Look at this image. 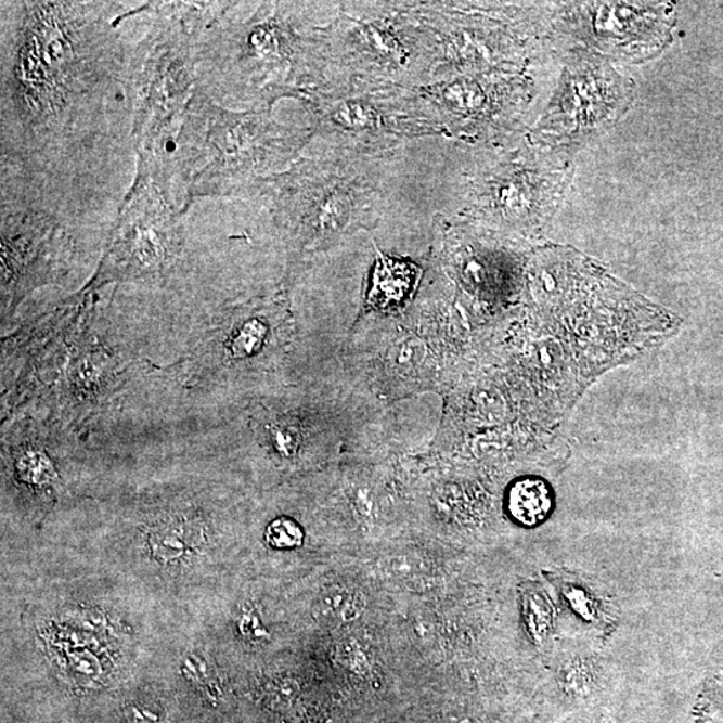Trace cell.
Here are the masks:
<instances>
[{"instance_id":"obj_8","label":"cell","mask_w":723,"mask_h":723,"mask_svg":"<svg viewBox=\"0 0 723 723\" xmlns=\"http://www.w3.org/2000/svg\"><path fill=\"white\" fill-rule=\"evenodd\" d=\"M417 271L403 261L380 256L375 267L373 288L369 300L374 309L391 310L400 307L414 287Z\"/></svg>"},{"instance_id":"obj_17","label":"cell","mask_w":723,"mask_h":723,"mask_svg":"<svg viewBox=\"0 0 723 723\" xmlns=\"http://www.w3.org/2000/svg\"><path fill=\"white\" fill-rule=\"evenodd\" d=\"M67 669L74 679L83 683L95 682L102 673L99 659L87 653H79L76 656L68 657Z\"/></svg>"},{"instance_id":"obj_10","label":"cell","mask_w":723,"mask_h":723,"mask_svg":"<svg viewBox=\"0 0 723 723\" xmlns=\"http://www.w3.org/2000/svg\"><path fill=\"white\" fill-rule=\"evenodd\" d=\"M599 660L589 654L578 653L561 659L557 669V682L568 697L588 698L601 682Z\"/></svg>"},{"instance_id":"obj_5","label":"cell","mask_w":723,"mask_h":723,"mask_svg":"<svg viewBox=\"0 0 723 723\" xmlns=\"http://www.w3.org/2000/svg\"><path fill=\"white\" fill-rule=\"evenodd\" d=\"M34 197L2 186V298L9 309L70 270L74 238L66 221Z\"/></svg>"},{"instance_id":"obj_20","label":"cell","mask_w":723,"mask_h":723,"mask_svg":"<svg viewBox=\"0 0 723 723\" xmlns=\"http://www.w3.org/2000/svg\"><path fill=\"white\" fill-rule=\"evenodd\" d=\"M242 633L249 637L264 636V631H260L258 618L254 614L243 615L241 619Z\"/></svg>"},{"instance_id":"obj_13","label":"cell","mask_w":723,"mask_h":723,"mask_svg":"<svg viewBox=\"0 0 723 723\" xmlns=\"http://www.w3.org/2000/svg\"><path fill=\"white\" fill-rule=\"evenodd\" d=\"M233 334L230 352L233 358H248L263 346L266 326L259 319L250 318Z\"/></svg>"},{"instance_id":"obj_11","label":"cell","mask_w":723,"mask_h":723,"mask_svg":"<svg viewBox=\"0 0 723 723\" xmlns=\"http://www.w3.org/2000/svg\"><path fill=\"white\" fill-rule=\"evenodd\" d=\"M152 555L164 565H172L186 554L188 528L180 521H168L153 527L147 537Z\"/></svg>"},{"instance_id":"obj_4","label":"cell","mask_w":723,"mask_h":723,"mask_svg":"<svg viewBox=\"0 0 723 723\" xmlns=\"http://www.w3.org/2000/svg\"><path fill=\"white\" fill-rule=\"evenodd\" d=\"M180 208L169 192L135 173L90 284L165 283L184 249Z\"/></svg>"},{"instance_id":"obj_16","label":"cell","mask_w":723,"mask_h":723,"mask_svg":"<svg viewBox=\"0 0 723 723\" xmlns=\"http://www.w3.org/2000/svg\"><path fill=\"white\" fill-rule=\"evenodd\" d=\"M186 675L192 682L197 683L208 696H218V688L215 686V675L210 664L201 656H192L185 660Z\"/></svg>"},{"instance_id":"obj_2","label":"cell","mask_w":723,"mask_h":723,"mask_svg":"<svg viewBox=\"0 0 723 723\" xmlns=\"http://www.w3.org/2000/svg\"><path fill=\"white\" fill-rule=\"evenodd\" d=\"M141 10L153 25L128 66L135 173L173 193L176 140L198 85L197 44L207 27L182 2L145 3Z\"/></svg>"},{"instance_id":"obj_18","label":"cell","mask_w":723,"mask_h":723,"mask_svg":"<svg viewBox=\"0 0 723 723\" xmlns=\"http://www.w3.org/2000/svg\"><path fill=\"white\" fill-rule=\"evenodd\" d=\"M339 118L352 125V127H361V125L372 121V116L369 113H364L362 106H346L345 109L340 111Z\"/></svg>"},{"instance_id":"obj_19","label":"cell","mask_w":723,"mask_h":723,"mask_svg":"<svg viewBox=\"0 0 723 723\" xmlns=\"http://www.w3.org/2000/svg\"><path fill=\"white\" fill-rule=\"evenodd\" d=\"M129 720L133 723H159L157 711L144 706H133L129 713Z\"/></svg>"},{"instance_id":"obj_3","label":"cell","mask_w":723,"mask_h":723,"mask_svg":"<svg viewBox=\"0 0 723 723\" xmlns=\"http://www.w3.org/2000/svg\"><path fill=\"white\" fill-rule=\"evenodd\" d=\"M292 150L286 130L260 114L224 109L197 85L176 140L173 184L179 180L182 186L181 215L198 198L232 195Z\"/></svg>"},{"instance_id":"obj_9","label":"cell","mask_w":723,"mask_h":723,"mask_svg":"<svg viewBox=\"0 0 723 723\" xmlns=\"http://www.w3.org/2000/svg\"><path fill=\"white\" fill-rule=\"evenodd\" d=\"M512 517L522 526H537L551 509V494L545 483L533 478L516 482L508 494Z\"/></svg>"},{"instance_id":"obj_15","label":"cell","mask_w":723,"mask_h":723,"mask_svg":"<svg viewBox=\"0 0 723 723\" xmlns=\"http://www.w3.org/2000/svg\"><path fill=\"white\" fill-rule=\"evenodd\" d=\"M267 540L275 548H295L304 542V531L298 522L292 519H277L267 528Z\"/></svg>"},{"instance_id":"obj_6","label":"cell","mask_w":723,"mask_h":723,"mask_svg":"<svg viewBox=\"0 0 723 723\" xmlns=\"http://www.w3.org/2000/svg\"><path fill=\"white\" fill-rule=\"evenodd\" d=\"M624 90L622 79L608 68L591 65L569 68L544 119L545 132L554 141L588 137L622 109Z\"/></svg>"},{"instance_id":"obj_7","label":"cell","mask_w":723,"mask_h":723,"mask_svg":"<svg viewBox=\"0 0 723 723\" xmlns=\"http://www.w3.org/2000/svg\"><path fill=\"white\" fill-rule=\"evenodd\" d=\"M552 583L559 590L563 602L577 618L596 629H610L615 612L610 597L590 579L571 572H554Z\"/></svg>"},{"instance_id":"obj_14","label":"cell","mask_w":723,"mask_h":723,"mask_svg":"<svg viewBox=\"0 0 723 723\" xmlns=\"http://www.w3.org/2000/svg\"><path fill=\"white\" fill-rule=\"evenodd\" d=\"M323 608L328 618L349 622V620L360 617L362 601L350 590L333 589L328 590L326 596L323 597Z\"/></svg>"},{"instance_id":"obj_1","label":"cell","mask_w":723,"mask_h":723,"mask_svg":"<svg viewBox=\"0 0 723 723\" xmlns=\"http://www.w3.org/2000/svg\"><path fill=\"white\" fill-rule=\"evenodd\" d=\"M113 2L2 3V159L60 167L104 132L129 59Z\"/></svg>"},{"instance_id":"obj_12","label":"cell","mask_w":723,"mask_h":723,"mask_svg":"<svg viewBox=\"0 0 723 723\" xmlns=\"http://www.w3.org/2000/svg\"><path fill=\"white\" fill-rule=\"evenodd\" d=\"M18 449V460L16 468L20 476L31 486H44L53 480L54 465L44 449L37 447L36 443H21Z\"/></svg>"}]
</instances>
